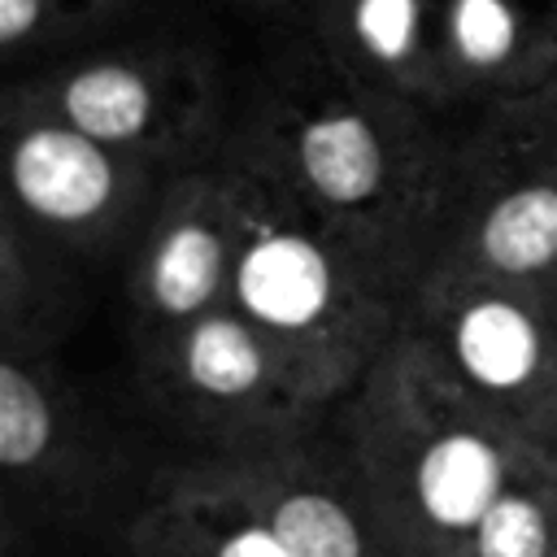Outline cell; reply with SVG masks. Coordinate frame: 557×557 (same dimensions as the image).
I'll return each instance as SVG.
<instances>
[{
    "mask_svg": "<svg viewBox=\"0 0 557 557\" xmlns=\"http://www.w3.org/2000/svg\"><path fill=\"white\" fill-rule=\"evenodd\" d=\"M165 0H0V48L17 74L161 22ZM13 74V78H17Z\"/></svg>",
    "mask_w": 557,
    "mask_h": 557,
    "instance_id": "cell-16",
    "label": "cell"
},
{
    "mask_svg": "<svg viewBox=\"0 0 557 557\" xmlns=\"http://www.w3.org/2000/svg\"><path fill=\"white\" fill-rule=\"evenodd\" d=\"M235 9H244V13H252V17H265V22H283L287 13H292V4L296 0H231Z\"/></svg>",
    "mask_w": 557,
    "mask_h": 557,
    "instance_id": "cell-18",
    "label": "cell"
},
{
    "mask_svg": "<svg viewBox=\"0 0 557 557\" xmlns=\"http://www.w3.org/2000/svg\"><path fill=\"white\" fill-rule=\"evenodd\" d=\"M553 557H557V553H553Z\"/></svg>",
    "mask_w": 557,
    "mask_h": 557,
    "instance_id": "cell-21",
    "label": "cell"
},
{
    "mask_svg": "<svg viewBox=\"0 0 557 557\" xmlns=\"http://www.w3.org/2000/svg\"><path fill=\"white\" fill-rule=\"evenodd\" d=\"M178 170L4 104V218L96 270L126 261Z\"/></svg>",
    "mask_w": 557,
    "mask_h": 557,
    "instance_id": "cell-9",
    "label": "cell"
},
{
    "mask_svg": "<svg viewBox=\"0 0 557 557\" xmlns=\"http://www.w3.org/2000/svg\"><path fill=\"white\" fill-rule=\"evenodd\" d=\"M87 270L0 213V348L57 352L83 309Z\"/></svg>",
    "mask_w": 557,
    "mask_h": 557,
    "instance_id": "cell-15",
    "label": "cell"
},
{
    "mask_svg": "<svg viewBox=\"0 0 557 557\" xmlns=\"http://www.w3.org/2000/svg\"><path fill=\"white\" fill-rule=\"evenodd\" d=\"M209 461L222 466L292 557H400L326 422L305 440Z\"/></svg>",
    "mask_w": 557,
    "mask_h": 557,
    "instance_id": "cell-11",
    "label": "cell"
},
{
    "mask_svg": "<svg viewBox=\"0 0 557 557\" xmlns=\"http://www.w3.org/2000/svg\"><path fill=\"white\" fill-rule=\"evenodd\" d=\"M131 366L144 409L178 440V457L261 453L305 440L331 418L231 305L131 348Z\"/></svg>",
    "mask_w": 557,
    "mask_h": 557,
    "instance_id": "cell-6",
    "label": "cell"
},
{
    "mask_svg": "<svg viewBox=\"0 0 557 557\" xmlns=\"http://www.w3.org/2000/svg\"><path fill=\"white\" fill-rule=\"evenodd\" d=\"M157 470L139 466L131 431L61 370L57 352H0L4 553L104 527L122 540Z\"/></svg>",
    "mask_w": 557,
    "mask_h": 557,
    "instance_id": "cell-4",
    "label": "cell"
},
{
    "mask_svg": "<svg viewBox=\"0 0 557 557\" xmlns=\"http://www.w3.org/2000/svg\"><path fill=\"white\" fill-rule=\"evenodd\" d=\"M435 265L557 287V87L461 117Z\"/></svg>",
    "mask_w": 557,
    "mask_h": 557,
    "instance_id": "cell-8",
    "label": "cell"
},
{
    "mask_svg": "<svg viewBox=\"0 0 557 557\" xmlns=\"http://www.w3.org/2000/svg\"><path fill=\"white\" fill-rule=\"evenodd\" d=\"M400 331L492 418L557 448V287L431 265Z\"/></svg>",
    "mask_w": 557,
    "mask_h": 557,
    "instance_id": "cell-7",
    "label": "cell"
},
{
    "mask_svg": "<svg viewBox=\"0 0 557 557\" xmlns=\"http://www.w3.org/2000/svg\"><path fill=\"white\" fill-rule=\"evenodd\" d=\"M235 231L239 170L226 139L222 152L183 165L165 183L152 218L122 261V309L131 348H144L178 331L183 322L226 305Z\"/></svg>",
    "mask_w": 557,
    "mask_h": 557,
    "instance_id": "cell-10",
    "label": "cell"
},
{
    "mask_svg": "<svg viewBox=\"0 0 557 557\" xmlns=\"http://www.w3.org/2000/svg\"><path fill=\"white\" fill-rule=\"evenodd\" d=\"M457 126L344 78L292 39L239 104L231 148L366 252L409 300L440 252Z\"/></svg>",
    "mask_w": 557,
    "mask_h": 557,
    "instance_id": "cell-1",
    "label": "cell"
},
{
    "mask_svg": "<svg viewBox=\"0 0 557 557\" xmlns=\"http://www.w3.org/2000/svg\"><path fill=\"white\" fill-rule=\"evenodd\" d=\"M326 426L400 557H461L500 487L544 448L474 405L405 331Z\"/></svg>",
    "mask_w": 557,
    "mask_h": 557,
    "instance_id": "cell-2",
    "label": "cell"
},
{
    "mask_svg": "<svg viewBox=\"0 0 557 557\" xmlns=\"http://www.w3.org/2000/svg\"><path fill=\"white\" fill-rule=\"evenodd\" d=\"M239 231L226 305L252 322L331 413L400 335L405 292L344 235L300 209L231 148Z\"/></svg>",
    "mask_w": 557,
    "mask_h": 557,
    "instance_id": "cell-3",
    "label": "cell"
},
{
    "mask_svg": "<svg viewBox=\"0 0 557 557\" xmlns=\"http://www.w3.org/2000/svg\"><path fill=\"white\" fill-rule=\"evenodd\" d=\"M548 22H553V39H557V0H548Z\"/></svg>",
    "mask_w": 557,
    "mask_h": 557,
    "instance_id": "cell-19",
    "label": "cell"
},
{
    "mask_svg": "<svg viewBox=\"0 0 557 557\" xmlns=\"http://www.w3.org/2000/svg\"><path fill=\"white\" fill-rule=\"evenodd\" d=\"M122 557H292L209 457L161 461L117 540Z\"/></svg>",
    "mask_w": 557,
    "mask_h": 557,
    "instance_id": "cell-14",
    "label": "cell"
},
{
    "mask_svg": "<svg viewBox=\"0 0 557 557\" xmlns=\"http://www.w3.org/2000/svg\"><path fill=\"white\" fill-rule=\"evenodd\" d=\"M4 104L57 117L174 170L222 152L239 113L231 109L218 57L165 22L135 26L17 74Z\"/></svg>",
    "mask_w": 557,
    "mask_h": 557,
    "instance_id": "cell-5",
    "label": "cell"
},
{
    "mask_svg": "<svg viewBox=\"0 0 557 557\" xmlns=\"http://www.w3.org/2000/svg\"><path fill=\"white\" fill-rule=\"evenodd\" d=\"M4 557H35V553H4Z\"/></svg>",
    "mask_w": 557,
    "mask_h": 557,
    "instance_id": "cell-20",
    "label": "cell"
},
{
    "mask_svg": "<svg viewBox=\"0 0 557 557\" xmlns=\"http://www.w3.org/2000/svg\"><path fill=\"white\" fill-rule=\"evenodd\" d=\"M435 65L444 104L461 122L479 109L557 87V39L548 9L522 0H435Z\"/></svg>",
    "mask_w": 557,
    "mask_h": 557,
    "instance_id": "cell-13",
    "label": "cell"
},
{
    "mask_svg": "<svg viewBox=\"0 0 557 557\" xmlns=\"http://www.w3.org/2000/svg\"><path fill=\"white\" fill-rule=\"evenodd\" d=\"M283 26L344 78L453 117L435 65V0H296Z\"/></svg>",
    "mask_w": 557,
    "mask_h": 557,
    "instance_id": "cell-12",
    "label": "cell"
},
{
    "mask_svg": "<svg viewBox=\"0 0 557 557\" xmlns=\"http://www.w3.org/2000/svg\"><path fill=\"white\" fill-rule=\"evenodd\" d=\"M557 553V448H535L500 487L461 557H553Z\"/></svg>",
    "mask_w": 557,
    "mask_h": 557,
    "instance_id": "cell-17",
    "label": "cell"
}]
</instances>
